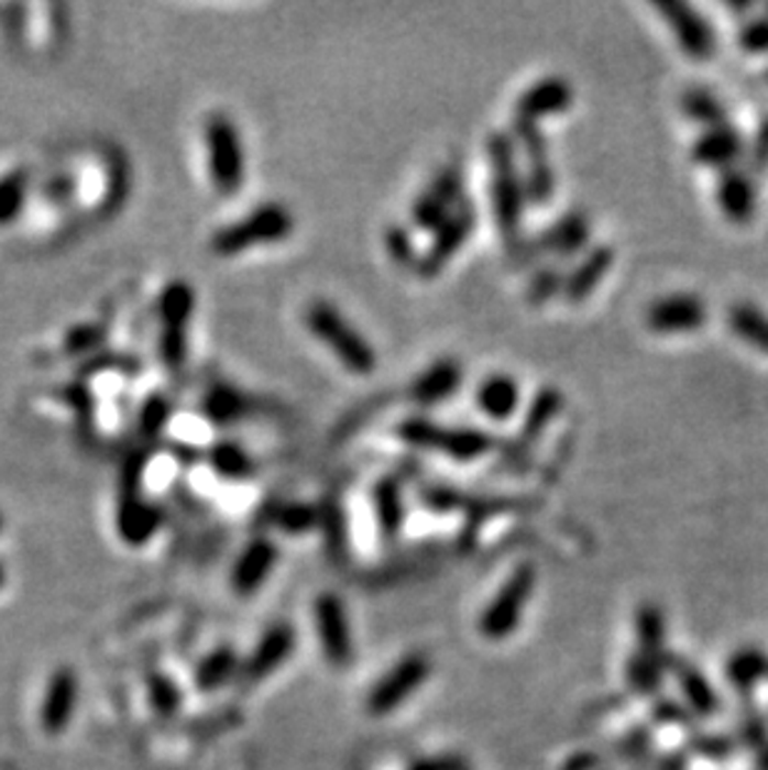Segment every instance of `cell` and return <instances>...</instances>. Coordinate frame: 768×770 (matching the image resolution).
Returning a JSON list of instances; mask_svg holds the SVG:
<instances>
[{
    "instance_id": "8992f818",
    "label": "cell",
    "mask_w": 768,
    "mask_h": 770,
    "mask_svg": "<svg viewBox=\"0 0 768 770\" xmlns=\"http://www.w3.org/2000/svg\"><path fill=\"white\" fill-rule=\"evenodd\" d=\"M195 312V289L183 279L171 282L157 299V319H161V334H157V350L165 367L177 370L185 364L187 356V330Z\"/></svg>"
},
{
    "instance_id": "f546056e",
    "label": "cell",
    "mask_w": 768,
    "mask_h": 770,
    "mask_svg": "<svg viewBox=\"0 0 768 770\" xmlns=\"http://www.w3.org/2000/svg\"><path fill=\"white\" fill-rule=\"evenodd\" d=\"M28 190H31V180L25 170H13L0 177V228L18 220L25 208Z\"/></svg>"
},
{
    "instance_id": "9a60e30c",
    "label": "cell",
    "mask_w": 768,
    "mask_h": 770,
    "mask_svg": "<svg viewBox=\"0 0 768 770\" xmlns=\"http://www.w3.org/2000/svg\"><path fill=\"white\" fill-rule=\"evenodd\" d=\"M315 618L327 661L332 666H348L352 661V634L342 601L334 594H322L317 598Z\"/></svg>"
},
{
    "instance_id": "3957f363",
    "label": "cell",
    "mask_w": 768,
    "mask_h": 770,
    "mask_svg": "<svg viewBox=\"0 0 768 770\" xmlns=\"http://www.w3.org/2000/svg\"><path fill=\"white\" fill-rule=\"evenodd\" d=\"M295 230V215L283 202H265L238 222H230L212 234L210 248L220 257H235L240 252L285 242Z\"/></svg>"
},
{
    "instance_id": "d4e9b609",
    "label": "cell",
    "mask_w": 768,
    "mask_h": 770,
    "mask_svg": "<svg viewBox=\"0 0 768 770\" xmlns=\"http://www.w3.org/2000/svg\"><path fill=\"white\" fill-rule=\"evenodd\" d=\"M295 634L289 626H277L270 631L262 644L255 648L252 659L248 663V675L252 681H260L262 675H267L270 671H275L279 663H283L289 651H293Z\"/></svg>"
},
{
    "instance_id": "7bdbcfd3",
    "label": "cell",
    "mask_w": 768,
    "mask_h": 770,
    "mask_svg": "<svg viewBox=\"0 0 768 770\" xmlns=\"http://www.w3.org/2000/svg\"><path fill=\"white\" fill-rule=\"evenodd\" d=\"M0 529H3V516H0Z\"/></svg>"
},
{
    "instance_id": "484cf974",
    "label": "cell",
    "mask_w": 768,
    "mask_h": 770,
    "mask_svg": "<svg viewBox=\"0 0 768 770\" xmlns=\"http://www.w3.org/2000/svg\"><path fill=\"white\" fill-rule=\"evenodd\" d=\"M248 402L238 389L228 387V384H218L202 397V415L208 417L212 425H232L238 421V417L245 415Z\"/></svg>"
},
{
    "instance_id": "603a6c76",
    "label": "cell",
    "mask_w": 768,
    "mask_h": 770,
    "mask_svg": "<svg viewBox=\"0 0 768 770\" xmlns=\"http://www.w3.org/2000/svg\"><path fill=\"white\" fill-rule=\"evenodd\" d=\"M592 238V222L584 212H569L559 218L547 232L539 234V248L551 255H577L589 245Z\"/></svg>"
},
{
    "instance_id": "b9f144b4",
    "label": "cell",
    "mask_w": 768,
    "mask_h": 770,
    "mask_svg": "<svg viewBox=\"0 0 768 770\" xmlns=\"http://www.w3.org/2000/svg\"><path fill=\"white\" fill-rule=\"evenodd\" d=\"M3 584H6V566L0 563V588H3Z\"/></svg>"
},
{
    "instance_id": "7a4b0ae2",
    "label": "cell",
    "mask_w": 768,
    "mask_h": 770,
    "mask_svg": "<svg viewBox=\"0 0 768 770\" xmlns=\"http://www.w3.org/2000/svg\"><path fill=\"white\" fill-rule=\"evenodd\" d=\"M305 324L348 372L372 374L377 370V352L367 337H362L358 327L350 324L348 317L327 299H317L307 307Z\"/></svg>"
},
{
    "instance_id": "e0dca14e",
    "label": "cell",
    "mask_w": 768,
    "mask_h": 770,
    "mask_svg": "<svg viewBox=\"0 0 768 770\" xmlns=\"http://www.w3.org/2000/svg\"><path fill=\"white\" fill-rule=\"evenodd\" d=\"M459 384H462V364H459L454 356H439L435 364H429V367L412 382L409 394L421 407H437V404L452 397L459 389Z\"/></svg>"
},
{
    "instance_id": "cb8c5ba5",
    "label": "cell",
    "mask_w": 768,
    "mask_h": 770,
    "mask_svg": "<svg viewBox=\"0 0 768 770\" xmlns=\"http://www.w3.org/2000/svg\"><path fill=\"white\" fill-rule=\"evenodd\" d=\"M275 561H277L275 543L267 539H255L238 559L235 571H232V584H235L240 594H250V591H255L262 581L270 576Z\"/></svg>"
},
{
    "instance_id": "d6986e66",
    "label": "cell",
    "mask_w": 768,
    "mask_h": 770,
    "mask_svg": "<svg viewBox=\"0 0 768 770\" xmlns=\"http://www.w3.org/2000/svg\"><path fill=\"white\" fill-rule=\"evenodd\" d=\"M716 200L721 212L736 224H746L756 212V187L744 170L728 167L721 170L718 185H716Z\"/></svg>"
},
{
    "instance_id": "836d02e7",
    "label": "cell",
    "mask_w": 768,
    "mask_h": 770,
    "mask_svg": "<svg viewBox=\"0 0 768 770\" xmlns=\"http://www.w3.org/2000/svg\"><path fill=\"white\" fill-rule=\"evenodd\" d=\"M171 402H167V397H161V394H155V397H150L145 404H143V409H140V417H138V425H140V431L147 437H155V435H161V429L171 421Z\"/></svg>"
},
{
    "instance_id": "6da1fadb",
    "label": "cell",
    "mask_w": 768,
    "mask_h": 770,
    "mask_svg": "<svg viewBox=\"0 0 768 770\" xmlns=\"http://www.w3.org/2000/svg\"><path fill=\"white\" fill-rule=\"evenodd\" d=\"M490 153V195H492V215L496 230L502 238L514 245L519 242L524 205H527V193H524V177L517 165V150L509 135L496 133L486 143Z\"/></svg>"
},
{
    "instance_id": "74e56055",
    "label": "cell",
    "mask_w": 768,
    "mask_h": 770,
    "mask_svg": "<svg viewBox=\"0 0 768 770\" xmlns=\"http://www.w3.org/2000/svg\"><path fill=\"white\" fill-rule=\"evenodd\" d=\"M102 340V330L96 324H80L70 330L68 334V352L70 354H83L96 350Z\"/></svg>"
},
{
    "instance_id": "52a82bcc",
    "label": "cell",
    "mask_w": 768,
    "mask_h": 770,
    "mask_svg": "<svg viewBox=\"0 0 768 770\" xmlns=\"http://www.w3.org/2000/svg\"><path fill=\"white\" fill-rule=\"evenodd\" d=\"M476 224V208L470 197H462L452 215L439 224L435 230L432 245L427 248V252H421L417 262V272L421 277L432 279L442 272L449 260H452L459 250L467 245L470 234L474 232Z\"/></svg>"
},
{
    "instance_id": "ab89813d",
    "label": "cell",
    "mask_w": 768,
    "mask_h": 770,
    "mask_svg": "<svg viewBox=\"0 0 768 770\" xmlns=\"http://www.w3.org/2000/svg\"><path fill=\"white\" fill-rule=\"evenodd\" d=\"M150 696H153L155 708L161 713H173L177 706L175 685L167 679H163V675H155V679L150 681Z\"/></svg>"
},
{
    "instance_id": "8d00e7d4",
    "label": "cell",
    "mask_w": 768,
    "mask_h": 770,
    "mask_svg": "<svg viewBox=\"0 0 768 770\" xmlns=\"http://www.w3.org/2000/svg\"><path fill=\"white\" fill-rule=\"evenodd\" d=\"M275 521L287 531H305V529H312L317 524V514L312 506L307 504H287L285 509L277 514Z\"/></svg>"
},
{
    "instance_id": "277c9868",
    "label": "cell",
    "mask_w": 768,
    "mask_h": 770,
    "mask_svg": "<svg viewBox=\"0 0 768 770\" xmlns=\"http://www.w3.org/2000/svg\"><path fill=\"white\" fill-rule=\"evenodd\" d=\"M202 143L208 153V175L220 195H235L245 185L248 163L235 120L224 112H212L202 125Z\"/></svg>"
},
{
    "instance_id": "1f68e13d",
    "label": "cell",
    "mask_w": 768,
    "mask_h": 770,
    "mask_svg": "<svg viewBox=\"0 0 768 770\" xmlns=\"http://www.w3.org/2000/svg\"><path fill=\"white\" fill-rule=\"evenodd\" d=\"M374 509H377V519L384 531L395 534L399 529L402 496H399V484L392 476L382 479L377 490H374Z\"/></svg>"
},
{
    "instance_id": "f1b7e54d",
    "label": "cell",
    "mask_w": 768,
    "mask_h": 770,
    "mask_svg": "<svg viewBox=\"0 0 768 770\" xmlns=\"http://www.w3.org/2000/svg\"><path fill=\"white\" fill-rule=\"evenodd\" d=\"M208 464L215 469V474L230 479V482H240V479L250 476L252 469H255L250 454L240 444H235V441H220V444H215L208 454Z\"/></svg>"
},
{
    "instance_id": "60d3db41",
    "label": "cell",
    "mask_w": 768,
    "mask_h": 770,
    "mask_svg": "<svg viewBox=\"0 0 768 770\" xmlns=\"http://www.w3.org/2000/svg\"><path fill=\"white\" fill-rule=\"evenodd\" d=\"M751 163L758 170H764L768 167V120H764L761 128H758V135L754 140V150H751Z\"/></svg>"
},
{
    "instance_id": "9c48e42d",
    "label": "cell",
    "mask_w": 768,
    "mask_h": 770,
    "mask_svg": "<svg viewBox=\"0 0 768 770\" xmlns=\"http://www.w3.org/2000/svg\"><path fill=\"white\" fill-rule=\"evenodd\" d=\"M462 170L457 163L439 167L437 175L429 180L427 190L417 195L412 205V222L417 230L435 232L462 200Z\"/></svg>"
},
{
    "instance_id": "ffe728a7",
    "label": "cell",
    "mask_w": 768,
    "mask_h": 770,
    "mask_svg": "<svg viewBox=\"0 0 768 770\" xmlns=\"http://www.w3.org/2000/svg\"><path fill=\"white\" fill-rule=\"evenodd\" d=\"M476 409L494 421H507L519 409L522 389L512 374H490L480 382L474 394Z\"/></svg>"
},
{
    "instance_id": "83f0119b",
    "label": "cell",
    "mask_w": 768,
    "mask_h": 770,
    "mask_svg": "<svg viewBox=\"0 0 768 770\" xmlns=\"http://www.w3.org/2000/svg\"><path fill=\"white\" fill-rule=\"evenodd\" d=\"M728 324L746 344L768 354V315L751 305H736L728 312Z\"/></svg>"
},
{
    "instance_id": "44dd1931",
    "label": "cell",
    "mask_w": 768,
    "mask_h": 770,
    "mask_svg": "<svg viewBox=\"0 0 768 770\" xmlns=\"http://www.w3.org/2000/svg\"><path fill=\"white\" fill-rule=\"evenodd\" d=\"M614 265V250L606 245H599L589 250L584 260L569 272L564 277V297L569 302H584V299L602 285V279L608 275V270Z\"/></svg>"
},
{
    "instance_id": "d590c367",
    "label": "cell",
    "mask_w": 768,
    "mask_h": 770,
    "mask_svg": "<svg viewBox=\"0 0 768 770\" xmlns=\"http://www.w3.org/2000/svg\"><path fill=\"white\" fill-rule=\"evenodd\" d=\"M564 289V277L559 275L555 267H545L541 272H537L529 285V302L541 305L547 302V299L555 297L557 293Z\"/></svg>"
},
{
    "instance_id": "5b68a950",
    "label": "cell",
    "mask_w": 768,
    "mask_h": 770,
    "mask_svg": "<svg viewBox=\"0 0 768 770\" xmlns=\"http://www.w3.org/2000/svg\"><path fill=\"white\" fill-rule=\"evenodd\" d=\"M399 437L412 447L432 449V452L452 457L454 462H474L494 447V437L482 429H452L429 419L405 421L399 427Z\"/></svg>"
},
{
    "instance_id": "ba28073f",
    "label": "cell",
    "mask_w": 768,
    "mask_h": 770,
    "mask_svg": "<svg viewBox=\"0 0 768 770\" xmlns=\"http://www.w3.org/2000/svg\"><path fill=\"white\" fill-rule=\"evenodd\" d=\"M534 566L529 563H522V566L514 571L509 576L507 584L500 588V594L494 596V601L486 608L482 616V634L486 638H492V641H500V638L509 636L514 628H517L524 606H527V601L531 596L534 588Z\"/></svg>"
},
{
    "instance_id": "4dcf8cb0",
    "label": "cell",
    "mask_w": 768,
    "mask_h": 770,
    "mask_svg": "<svg viewBox=\"0 0 768 770\" xmlns=\"http://www.w3.org/2000/svg\"><path fill=\"white\" fill-rule=\"evenodd\" d=\"M559 409H561V394L557 389H541L529 404L527 417H524L522 439L524 437H527V441L537 439L541 431L549 427V421L559 415Z\"/></svg>"
},
{
    "instance_id": "e575fe53",
    "label": "cell",
    "mask_w": 768,
    "mask_h": 770,
    "mask_svg": "<svg viewBox=\"0 0 768 770\" xmlns=\"http://www.w3.org/2000/svg\"><path fill=\"white\" fill-rule=\"evenodd\" d=\"M384 245H387L390 257L397 262L399 267H415L419 262V252L415 248V242H412L409 232L405 228H390L387 238H384Z\"/></svg>"
},
{
    "instance_id": "2e32d148",
    "label": "cell",
    "mask_w": 768,
    "mask_h": 770,
    "mask_svg": "<svg viewBox=\"0 0 768 770\" xmlns=\"http://www.w3.org/2000/svg\"><path fill=\"white\" fill-rule=\"evenodd\" d=\"M75 706H78V675L73 669H58L51 675L41 706V726L45 734H63L70 726Z\"/></svg>"
},
{
    "instance_id": "8fae6325",
    "label": "cell",
    "mask_w": 768,
    "mask_h": 770,
    "mask_svg": "<svg viewBox=\"0 0 768 770\" xmlns=\"http://www.w3.org/2000/svg\"><path fill=\"white\" fill-rule=\"evenodd\" d=\"M514 138L524 150V163H527V170H524V193H527V202L534 205H547L555 195V170H551L549 163V150L545 133H541L539 125L534 123H522V120H514Z\"/></svg>"
},
{
    "instance_id": "30bf717a",
    "label": "cell",
    "mask_w": 768,
    "mask_h": 770,
    "mask_svg": "<svg viewBox=\"0 0 768 770\" xmlns=\"http://www.w3.org/2000/svg\"><path fill=\"white\" fill-rule=\"evenodd\" d=\"M663 21L671 28L679 48L699 63H706L716 51V33L711 23L701 15L694 6L679 3V0H661L654 3Z\"/></svg>"
},
{
    "instance_id": "5bb4252c",
    "label": "cell",
    "mask_w": 768,
    "mask_h": 770,
    "mask_svg": "<svg viewBox=\"0 0 768 770\" xmlns=\"http://www.w3.org/2000/svg\"><path fill=\"white\" fill-rule=\"evenodd\" d=\"M427 675H429L427 656H407L405 661L397 663L395 669L374 685L370 696V711L372 713L395 711L399 703H405L412 693L427 681Z\"/></svg>"
},
{
    "instance_id": "ac0fdd59",
    "label": "cell",
    "mask_w": 768,
    "mask_h": 770,
    "mask_svg": "<svg viewBox=\"0 0 768 770\" xmlns=\"http://www.w3.org/2000/svg\"><path fill=\"white\" fill-rule=\"evenodd\" d=\"M118 534L130 547H143L161 529V512L140 499L138 492H123L118 504Z\"/></svg>"
},
{
    "instance_id": "7c38bea8",
    "label": "cell",
    "mask_w": 768,
    "mask_h": 770,
    "mask_svg": "<svg viewBox=\"0 0 768 770\" xmlns=\"http://www.w3.org/2000/svg\"><path fill=\"white\" fill-rule=\"evenodd\" d=\"M571 102H574L571 82L567 78H559V75H549V78L537 80L522 92L517 106H514V120L539 125L541 120L567 112Z\"/></svg>"
},
{
    "instance_id": "4fadbf2b",
    "label": "cell",
    "mask_w": 768,
    "mask_h": 770,
    "mask_svg": "<svg viewBox=\"0 0 768 770\" xmlns=\"http://www.w3.org/2000/svg\"><path fill=\"white\" fill-rule=\"evenodd\" d=\"M709 309L696 295H669L646 309V327L657 334L696 332L706 324Z\"/></svg>"
},
{
    "instance_id": "d6a6232c",
    "label": "cell",
    "mask_w": 768,
    "mask_h": 770,
    "mask_svg": "<svg viewBox=\"0 0 768 770\" xmlns=\"http://www.w3.org/2000/svg\"><path fill=\"white\" fill-rule=\"evenodd\" d=\"M232 666H235V653H232L230 648H220L210 659H205V663L198 669V685L200 689H215V685H220L228 679Z\"/></svg>"
},
{
    "instance_id": "4316f807",
    "label": "cell",
    "mask_w": 768,
    "mask_h": 770,
    "mask_svg": "<svg viewBox=\"0 0 768 770\" xmlns=\"http://www.w3.org/2000/svg\"><path fill=\"white\" fill-rule=\"evenodd\" d=\"M681 110L687 112V118L694 120V123L706 125V130L728 125L726 123L728 120L726 108L721 106V100L706 88H689L687 92H683Z\"/></svg>"
},
{
    "instance_id": "7402d4cb",
    "label": "cell",
    "mask_w": 768,
    "mask_h": 770,
    "mask_svg": "<svg viewBox=\"0 0 768 770\" xmlns=\"http://www.w3.org/2000/svg\"><path fill=\"white\" fill-rule=\"evenodd\" d=\"M694 160L699 165L728 170L738 157L744 155V138L732 125H721L706 130L694 143Z\"/></svg>"
},
{
    "instance_id": "f35d334b",
    "label": "cell",
    "mask_w": 768,
    "mask_h": 770,
    "mask_svg": "<svg viewBox=\"0 0 768 770\" xmlns=\"http://www.w3.org/2000/svg\"><path fill=\"white\" fill-rule=\"evenodd\" d=\"M738 43H742V48L748 53H768V18L748 23L742 31Z\"/></svg>"
}]
</instances>
